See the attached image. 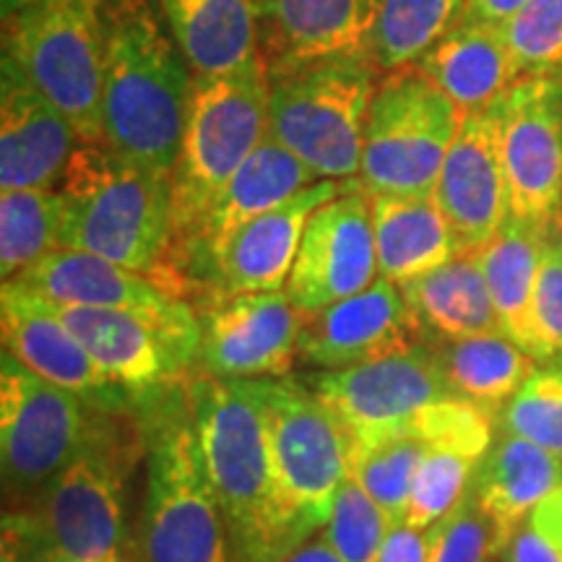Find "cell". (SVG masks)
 I'll list each match as a JSON object with an SVG mask.
<instances>
[{
  "label": "cell",
  "instance_id": "obj_1",
  "mask_svg": "<svg viewBox=\"0 0 562 562\" xmlns=\"http://www.w3.org/2000/svg\"><path fill=\"white\" fill-rule=\"evenodd\" d=\"M102 144L172 178L193 70L149 0H108Z\"/></svg>",
  "mask_w": 562,
  "mask_h": 562
},
{
  "label": "cell",
  "instance_id": "obj_2",
  "mask_svg": "<svg viewBox=\"0 0 562 562\" xmlns=\"http://www.w3.org/2000/svg\"><path fill=\"white\" fill-rule=\"evenodd\" d=\"M186 389L203 469L229 533L232 558L284 562L292 550L281 521L261 381L199 375Z\"/></svg>",
  "mask_w": 562,
  "mask_h": 562
},
{
  "label": "cell",
  "instance_id": "obj_3",
  "mask_svg": "<svg viewBox=\"0 0 562 562\" xmlns=\"http://www.w3.org/2000/svg\"><path fill=\"white\" fill-rule=\"evenodd\" d=\"M146 492L140 508L144 562H235L220 503L203 469L188 389L146 398Z\"/></svg>",
  "mask_w": 562,
  "mask_h": 562
},
{
  "label": "cell",
  "instance_id": "obj_4",
  "mask_svg": "<svg viewBox=\"0 0 562 562\" xmlns=\"http://www.w3.org/2000/svg\"><path fill=\"white\" fill-rule=\"evenodd\" d=\"M60 248L159 273L172 248V178L121 157L104 144H81L60 182Z\"/></svg>",
  "mask_w": 562,
  "mask_h": 562
},
{
  "label": "cell",
  "instance_id": "obj_5",
  "mask_svg": "<svg viewBox=\"0 0 562 562\" xmlns=\"http://www.w3.org/2000/svg\"><path fill=\"white\" fill-rule=\"evenodd\" d=\"M140 448L138 414L104 412L83 451L42 490L40 518H30L50 562H125L128 484Z\"/></svg>",
  "mask_w": 562,
  "mask_h": 562
},
{
  "label": "cell",
  "instance_id": "obj_6",
  "mask_svg": "<svg viewBox=\"0 0 562 562\" xmlns=\"http://www.w3.org/2000/svg\"><path fill=\"white\" fill-rule=\"evenodd\" d=\"M269 136L321 180L360 175L368 112L383 74L370 50L266 68Z\"/></svg>",
  "mask_w": 562,
  "mask_h": 562
},
{
  "label": "cell",
  "instance_id": "obj_7",
  "mask_svg": "<svg viewBox=\"0 0 562 562\" xmlns=\"http://www.w3.org/2000/svg\"><path fill=\"white\" fill-rule=\"evenodd\" d=\"M269 136V79L263 60L235 74L193 79L172 170V245L191 232L224 186Z\"/></svg>",
  "mask_w": 562,
  "mask_h": 562
},
{
  "label": "cell",
  "instance_id": "obj_8",
  "mask_svg": "<svg viewBox=\"0 0 562 562\" xmlns=\"http://www.w3.org/2000/svg\"><path fill=\"white\" fill-rule=\"evenodd\" d=\"M108 0H30L5 24L11 53L83 144H102Z\"/></svg>",
  "mask_w": 562,
  "mask_h": 562
},
{
  "label": "cell",
  "instance_id": "obj_9",
  "mask_svg": "<svg viewBox=\"0 0 562 562\" xmlns=\"http://www.w3.org/2000/svg\"><path fill=\"white\" fill-rule=\"evenodd\" d=\"M271 459L286 544L294 552L323 531L334 497L349 476L351 438L339 417L290 378H266Z\"/></svg>",
  "mask_w": 562,
  "mask_h": 562
},
{
  "label": "cell",
  "instance_id": "obj_10",
  "mask_svg": "<svg viewBox=\"0 0 562 562\" xmlns=\"http://www.w3.org/2000/svg\"><path fill=\"white\" fill-rule=\"evenodd\" d=\"M463 112L417 68L385 74L364 125L360 186L370 195H432Z\"/></svg>",
  "mask_w": 562,
  "mask_h": 562
},
{
  "label": "cell",
  "instance_id": "obj_11",
  "mask_svg": "<svg viewBox=\"0 0 562 562\" xmlns=\"http://www.w3.org/2000/svg\"><path fill=\"white\" fill-rule=\"evenodd\" d=\"M104 409L42 381L3 351L0 364V451L13 492L45 490L97 432Z\"/></svg>",
  "mask_w": 562,
  "mask_h": 562
},
{
  "label": "cell",
  "instance_id": "obj_12",
  "mask_svg": "<svg viewBox=\"0 0 562 562\" xmlns=\"http://www.w3.org/2000/svg\"><path fill=\"white\" fill-rule=\"evenodd\" d=\"M313 393L339 417L351 442L402 430L422 409L451 396L430 344L349 368L323 370L313 378Z\"/></svg>",
  "mask_w": 562,
  "mask_h": 562
},
{
  "label": "cell",
  "instance_id": "obj_13",
  "mask_svg": "<svg viewBox=\"0 0 562 562\" xmlns=\"http://www.w3.org/2000/svg\"><path fill=\"white\" fill-rule=\"evenodd\" d=\"M503 165L513 220L562 222V81L524 79L503 97Z\"/></svg>",
  "mask_w": 562,
  "mask_h": 562
},
{
  "label": "cell",
  "instance_id": "obj_14",
  "mask_svg": "<svg viewBox=\"0 0 562 562\" xmlns=\"http://www.w3.org/2000/svg\"><path fill=\"white\" fill-rule=\"evenodd\" d=\"M199 318V362L211 378H286L300 360L302 313L284 290L211 297Z\"/></svg>",
  "mask_w": 562,
  "mask_h": 562
},
{
  "label": "cell",
  "instance_id": "obj_15",
  "mask_svg": "<svg viewBox=\"0 0 562 562\" xmlns=\"http://www.w3.org/2000/svg\"><path fill=\"white\" fill-rule=\"evenodd\" d=\"M318 180V175L305 161L266 136L263 144L250 154V159L216 195L199 224L180 243L172 245L159 277H170L175 284L180 279H191L193 284H203L209 290L216 258L229 237L256 216L281 206L302 188Z\"/></svg>",
  "mask_w": 562,
  "mask_h": 562
},
{
  "label": "cell",
  "instance_id": "obj_16",
  "mask_svg": "<svg viewBox=\"0 0 562 562\" xmlns=\"http://www.w3.org/2000/svg\"><path fill=\"white\" fill-rule=\"evenodd\" d=\"M375 279L372 201L357 180L311 216L284 292L300 313H313L355 297Z\"/></svg>",
  "mask_w": 562,
  "mask_h": 562
},
{
  "label": "cell",
  "instance_id": "obj_17",
  "mask_svg": "<svg viewBox=\"0 0 562 562\" xmlns=\"http://www.w3.org/2000/svg\"><path fill=\"white\" fill-rule=\"evenodd\" d=\"M16 281L55 305L144 315L201 349V318L180 294H172L146 273L131 271L108 258L60 248L47 252Z\"/></svg>",
  "mask_w": 562,
  "mask_h": 562
},
{
  "label": "cell",
  "instance_id": "obj_18",
  "mask_svg": "<svg viewBox=\"0 0 562 562\" xmlns=\"http://www.w3.org/2000/svg\"><path fill=\"white\" fill-rule=\"evenodd\" d=\"M0 328L5 355L19 360L42 381L76 393L97 409L117 412L128 406L131 393L112 383L108 372L91 360L83 344L63 323L55 302L16 279L3 281Z\"/></svg>",
  "mask_w": 562,
  "mask_h": 562
},
{
  "label": "cell",
  "instance_id": "obj_19",
  "mask_svg": "<svg viewBox=\"0 0 562 562\" xmlns=\"http://www.w3.org/2000/svg\"><path fill=\"white\" fill-rule=\"evenodd\" d=\"M432 195L463 252L482 250L501 232L510 216L503 165V100L463 115Z\"/></svg>",
  "mask_w": 562,
  "mask_h": 562
},
{
  "label": "cell",
  "instance_id": "obj_20",
  "mask_svg": "<svg viewBox=\"0 0 562 562\" xmlns=\"http://www.w3.org/2000/svg\"><path fill=\"white\" fill-rule=\"evenodd\" d=\"M55 307L91 360L131 396H157L178 385L182 375L199 364L201 349L195 344L144 315L100 307Z\"/></svg>",
  "mask_w": 562,
  "mask_h": 562
},
{
  "label": "cell",
  "instance_id": "obj_21",
  "mask_svg": "<svg viewBox=\"0 0 562 562\" xmlns=\"http://www.w3.org/2000/svg\"><path fill=\"white\" fill-rule=\"evenodd\" d=\"M422 341L402 286L378 277L368 290L323 311L302 313L300 360L339 370L409 351Z\"/></svg>",
  "mask_w": 562,
  "mask_h": 562
},
{
  "label": "cell",
  "instance_id": "obj_22",
  "mask_svg": "<svg viewBox=\"0 0 562 562\" xmlns=\"http://www.w3.org/2000/svg\"><path fill=\"white\" fill-rule=\"evenodd\" d=\"M83 140L11 53L0 63V188H60Z\"/></svg>",
  "mask_w": 562,
  "mask_h": 562
},
{
  "label": "cell",
  "instance_id": "obj_23",
  "mask_svg": "<svg viewBox=\"0 0 562 562\" xmlns=\"http://www.w3.org/2000/svg\"><path fill=\"white\" fill-rule=\"evenodd\" d=\"M355 180H318L266 211L229 237L209 281V300L222 294L281 292L290 281L307 222L323 203L349 191Z\"/></svg>",
  "mask_w": 562,
  "mask_h": 562
},
{
  "label": "cell",
  "instance_id": "obj_24",
  "mask_svg": "<svg viewBox=\"0 0 562 562\" xmlns=\"http://www.w3.org/2000/svg\"><path fill=\"white\" fill-rule=\"evenodd\" d=\"M385 0H256L266 68L370 50Z\"/></svg>",
  "mask_w": 562,
  "mask_h": 562
},
{
  "label": "cell",
  "instance_id": "obj_25",
  "mask_svg": "<svg viewBox=\"0 0 562 562\" xmlns=\"http://www.w3.org/2000/svg\"><path fill=\"white\" fill-rule=\"evenodd\" d=\"M157 5L193 79L235 74L261 60L256 0H157Z\"/></svg>",
  "mask_w": 562,
  "mask_h": 562
},
{
  "label": "cell",
  "instance_id": "obj_26",
  "mask_svg": "<svg viewBox=\"0 0 562 562\" xmlns=\"http://www.w3.org/2000/svg\"><path fill=\"white\" fill-rule=\"evenodd\" d=\"M378 277L404 286L459 258L463 248L435 195H370Z\"/></svg>",
  "mask_w": 562,
  "mask_h": 562
},
{
  "label": "cell",
  "instance_id": "obj_27",
  "mask_svg": "<svg viewBox=\"0 0 562 562\" xmlns=\"http://www.w3.org/2000/svg\"><path fill=\"white\" fill-rule=\"evenodd\" d=\"M412 68L446 91L463 115L501 102L521 81L501 26L472 21H459Z\"/></svg>",
  "mask_w": 562,
  "mask_h": 562
},
{
  "label": "cell",
  "instance_id": "obj_28",
  "mask_svg": "<svg viewBox=\"0 0 562 562\" xmlns=\"http://www.w3.org/2000/svg\"><path fill=\"white\" fill-rule=\"evenodd\" d=\"M402 292L417 321L422 341L430 347L501 331L480 250L461 252L451 263L404 284Z\"/></svg>",
  "mask_w": 562,
  "mask_h": 562
},
{
  "label": "cell",
  "instance_id": "obj_29",
  "mask_svg": "<svg viewBox=\"0 0 562 562\" xmlns=\"http://www.w3.org/2000/svg\"><path fill=\"white\" fill-rule=\"evenodd\" d=\"M558 487H562V456L503 432L476 469L472 492L508 544L518 526Z\"/></svg>",
  "mask_w": 562,
  "mask_h": 562
},
{
  "label": "cell",
  "instance_id": "obj_30",
  "mask_svg": "<svg viewBox=\"0 0 562 562\" xmlns=\"http://www.w3.org/2000/svg\"><path fill=\"white\" fill-rule=\"evenodd\" d=\"M544 235L531 224L508 216L492 240L480 250L484 279L495 305L501 331L539 362V339L533 326V294L542 266Z\"/></svg>",
  "mask_w": 562,
  "mask_h": 562
},
{
  "label": "cell",
  "instance_id": "obj_31",
  "mask_svg": "<svg viewBox=\"0 0 562 562\" xmlns=\"http://www.w3.org/2000/svg\"><path fill=\"white\" fill-rule=\"evenodd\" d=\"M432 349L451 396L476 404L492 417H501L510 398L539 368L529 351L503 331L438 344Z\"/></svg>",
  "mask_w": 562,
  "mask_h": 562
},
{
  "label": "cell",
  "instance_id": "obj_32",
  "mask_svg": "<svg viewBox=\"0 0 562 562\" xmlns=\"http://www.w3.org/2000/svg\"><path fill=\"white\" fill-rule=\"evenodd\" d=\"M60 188H19L0 193V273L11 281L47 252L60 250Z\"/></svg>",
  "mask_w": 562,
  "mask_h": 562
},
{
  "label": "cell",
  "instance_id": "obj_33",
  "mask_svg": "<svg viewBox=\"0 0 562 562\" xmlns=\"http://www.w3.org/2000/svg\"><path fill=\"white\" fill-rule=\"evenodd\" d=\"M467 0H385L370 40V58L381 74L417 66L435 42L463 19Z\"/></svg>",
  "mask_w": 562,
  "mask_h": 562
},
{
  "label": "cell",
  "instance_id": "obj_34",
  "mask_svg": "<svg viewBox=\"0 0 562 562\" xmlns=\"http://www.w3.org/2000/svg\"><path fill=\"white\" fill-rule=\"evenodd\" d=\"M427 446L409 425L368 442H351L349 476L368 490L393 526L404 524L414 476Z\"/></svg>",
  "mask_w": 562,
  "mask_h": 562
},
{
  "label": "cell",
  "instance_id": "obj_35",
  "mask_svg": "<svg viewBox=\"0 0 562 562\" xmlns=\"http://www.w3.org/2000/svg\"><path fill=\"white\" fill-rule=\"evenodd\" d=\"M501 32L521 81H562V0H529Z\"/></svg>",
  "mask_w": 562,
  "mask_h": 562
},
{
  "label": "cell",
  "instance_id": "obj_36",
  "mask_svg": "<svg viewBox=\"0 0 562 562\" xmlns=\"http://www.w3.org/2000/svg\"><path fill=\"white\" fill-rule=\"evenodd\" d=\"M480 463V459L453 451H427L414 476L404 524L427 531L453 508H459L474 487Z\"/></svg>",
  "mask_w": 562,
  "mask_h": 562
},
{
  "label": "cell",
  "instance_id": "obj_37",
  "mask_svg": "<svg viewBox=\"0 0 562 562\" xmlns=\"http://www.w3.org/2000/svg\"><path fill=\"white\" fill-rule=\"evenodd\" d=\"M391 529V518L381 505L372 501L360 482L347 476L336 492L331 516L321 537L344 562H375Z\"/></svg>",
  "mask_w": 562,
  "mask_h": 562
},
{
  "label": "cell",
  "instance_id": "obj_38",
  "mask_svg": "<svg viewBox=\"0 0 562 562\" xmlns=\"http://www.w3.org/2000/svg\"><path fill=\"white\" fill-rule=\"evenodd\" d=\"M501 427L562 456V362L537 368L503 409Z\"/></svg>",
  "mask_w": 562,
  "mask_h": 562
},
{
  "label": "cell",
  "instance_id": "obj_39",
  "mask_svg": "<svg viewBox=\"0 0 562 562\" xmlns=\"http://www.w3.org/2000/svg\"><path fill=\"white\" fill-rule=\"evenodd\" d=\"M492 425H495L492 414L456 396L440 398L409 422L427 451H453L480 461L495 442Z\"/></svg>",
  "mask_w": 562,
  "mask_h": 562
},
{
  "label": "cell",
  "instance_id": "obj_40",
  "mask_svg": "<svg viewBox=\"0 0 562 562\" xmlns=\"http://www.w3.org/2000/svg\"><path fill=\"white\" fill-rule=\"evenodd\" d=\"M503 550V533L476 503L474 492L427 529V562H487L501 558Z\"/></svg>",
  "mask_w": 562,
  "mask_h": 562
},
{
  "label": "cell",
  "instance_id": "obj_41",
  "mask_svg": "<svg viewBox=\"0 0 562 562\" xmlns=\"http://www.w3.org/2000/svg\"><path fill=\"white\" fill-rule=\"evenodd\" d=\"M539 362H562V222L544 235L542 266L533 294Z\"/></svg>",
  "mask_w": 562,
  "mask_h": 562
},
{
  "label": "cell",
  "instance_id": "obj_42",
  "mask_svg": "<svg viewBox=\"0 0 562 562\" xmlns=\"http://www.w3.org/2000/svg\"><path fill=\"white\" fill-rule=\"evenodd\" d=\"M503 562H562V547L539 533L529 521L518 526L501 552Z\"/></svg>",
  "mask_w": 562,
  "mask_h": 562
},
{
  "label": "cell",
  "instance_id": "obj_43",
  "mask_svg": "<svg viewBox=\"0 0 562 562\" xmlns=\"http://www.w3.org/2000/svg\"><path fill=\"white\" fill-rule=\"evenodd\" d=\"M375 562H427V531L412 526H393Z\"/></svg>",
  "mask_w": 562,
  "mask_h": 562
},
{
  "label": "cell",
  "instance_id": "obj_44",
  "mask_svg": "<svg viewBox=\"0 0 562 562\" xmlns=\"http://www.w3.org/2000/svg\"><path fill=\"white\" fill-rule=\"evenodd\" d=\"M526 3H529V0H467V9H463L461 21L503 26L505 21L516 16Z\"/></svg>",
  "mask_w": 562,
  "mask_h": 562
},
{
  "label": "cell",
  "instance_id": "obj_45",
  "mask_svg": "<svg viewBox=\"0 0 562 562\" xmlns=\"http://www.w3.org/2000/svg\"><path fill=\"white\" fill-rule=\"evenodd\" d=\"M526 521L539 533H544L547 539H552L554 544L562 547V487L554 490L550 497H544Z\"/></svg>",
  "mask_w": 562,
  "mask_h": 562
},
{
  "label": "cell",
  "instance_id": "obj_46",
  "mask_svg": "<svg viewBox=\"0 0 562 562\" xmlns=\"http://www.w3.org/2000/svg\"><path fill=\"white\" fill-rule=\"evenodd\" d=\"M284 562H344V560L334 552V547L318 533V537H313L311 542L297 547V550H294Z\"/></svg>",
  "mask_w": 562,
  "mask_h": 562
},
{
  "label": "cell",
  "instance_id": "obj_47",
  "mask_svg": "<svg viewBox=\"0 0 562 562\" xmlns=\"http://www.w3.org/2000/svg\"><path fill=\"white\" fill-rule=\"evenodd\" d=\"M26 3H30V0H0V13H3V24H9V21L16 16V13L24 9Z\"/></svg>",
  "mask_w": 562,
  "mask_h": 562
},
{
  "label": "cell",
  "instance_id": "obj_48",
  "mask_svg": "<svg viewBox=\"0 0 562 562\" xmlns=\"http://www.w3.org/2000/svg\"><path fill=\"white\" fill-rule=\"evenodd\" d=\"M487 562H503L501 558H492V560H487Z\"/></svg>",
  "mask_w": 562,
  "mask_h": 562
}]
</instances>
